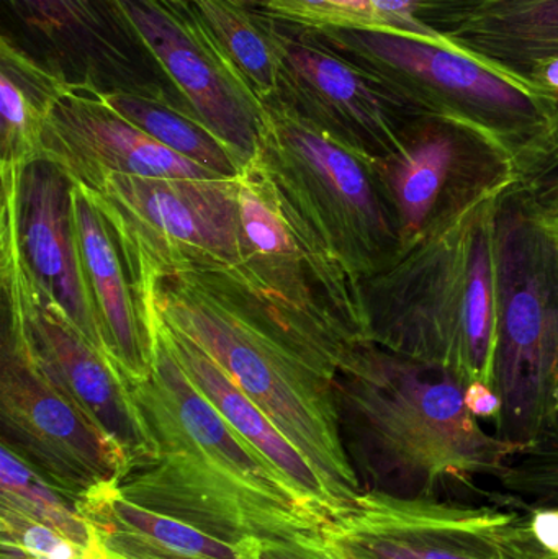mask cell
<instances>
[{"mask_svg":"<svg viewBox=\"0 0 558 559\" xmlns=\"http://www.w3.org/2000/svg\"><path fill=\"white\" fill-rule=\"evenodd\" d=\"M131 388L157 456L118 485L124 498L233 545L327 537L333 521L226 423L163 338L153 373Z\"/></svg>","mask_w":558,"mask_h":559,"instance_id":"1","label":"cell"},{"mask_svg":"<svg viewBox=\"0 0 558 559\" xmlns=\"http://www.w3.org/2000/svg\"><path fill=\"white\" fill-rule=\"evenodd\" d=\"M154 319L209 354L320 476L341 515L363 495L341 433L334 396L337 365L292 334L228 271L159 280Z\"/></svg>","mask_w":558,"mask_h":559,"instance_id":"2","label":"cell"},{"mask_svg":"<svg viewBox=\"0 0 558 559\" xmlns=\"http://www.w3.org/2000/svg\"><path fill=\"white\" fill-rule=\"evenodd\" d=\"M467 386L446 368L373 342H357L347 350L334 378L341 433L372 489L435 496L452 483L498 478L520 455L468 411Z\"/></svg>","mask_w":558,"mask_h":559,"instance_id":"3","label":"cell"},{"mask_svg":"<svg viewBox=\"0 0 558 559\" xmlns=\"http://www.w3.org/2000/svg\"><path fill=\"white\" fill-rule=\"evenodd\" d=\"M498 197L360 282L367 341L446 368L468 383L491 384L498 334Z\"/></svg>","mask_w":558,"mask_h":559,"instance_id":"4","label":"cell"},{"mask_svg":"<svg viewBox=\"0 0 558 559\" xmlns=\"http://www.w3.org/2000/svg\"><path fill=\"white\" fill-rule=\"evenodd\" d=\"M495 246V436L521 455L558 445V233L510 187L498 197Z\"/></svg>","mask_w":558,"mask_h":559,"instance_id":"5","label":"cell"},{"mask_svg":"<svg viewBox=\"0 0 558 559\" xmlns=\"http://www.w3.org/2000/svg\"><path fill=\"white\" fill-rule=\"evenodd\" d=\"M241 262L229 269L301 342L340 368L367 341L360 283L288 202L259 157L239 174Z\"/></svg>","mask_w":558,"mask_h":559,"instance_id":"6","label":"cell"},{"mask_svg":"<svg viewBox=\"0 0 558 559\" xmlns=\"http://www.w3.org/2000/svg\"><path fill=\"white\" fill-rule=\"evenodd\" d=\"M258 157L288 202L357 282L392 267L402 238L376 160L349 150L281 102H268Z\"/></svg>","mask_w":558,"mask_h":559,"instance_id":"7","label":"cell"},{"mask_svg":"<svg viewBox=\"0 0 558 559\" xmlns=\"http://www.w3.org/2000/svg\"><path fill=\"white\" fill-rule=\"evenodd\" d=\"M19 174V167L0 169L2 337L123 450L131 472L143 468L156 460L157 445L133 388L117 365L45 295L26 267L16 236Z\"/></svg>","mask_w":558,"mask_h":559,"instance_id":"8","label":"cell"},{"mask_svg":"<svg viewBox=\"0 0 558 559\" xmlns=\"http://www.w3.org/2000/svg\"><path fill=\"white\" fill-rule=\"evenodd\" d=\"M88 192L117 238L154 329L151 299L159 280L229 271L241 262L239 177L110 176Z\"/></svg>","mask_w":558,"mask_h":559,"instance_id":"9","label":"cell"},{"mask_svg":"<svg viewBox=\"0 0 558 559\" xmlns=\"http://www.w3.org/2000/svg\"><path fill=\"white\" fill-rule=\"evenodd\" d=\"M344 58L429 114L464 121L514 156L553 120L556 102L438 39L390 26L314 28Z\"/></svg>","mask_w":558,"mask_h":559,"instance_id":"10","label":"cell"},{"mask_svg":"<svg viewBox=\"0 0 558 559\" xmlns=\"http://www.w3.org/2000/svg\"><path fill=\"white\" fill-rule=\"evenodd\" d=\"M376 167L399 222L402 255L517 182V156L500 141L429 111Z\"/></svg>","mask_w":558,"mask_h":559,"instance_id":"11","label":"cell"},{"mask_svg":"<svg viewBox=\"0 0 558 559\" xmlns=\"http://www.w3.org/2000/svg\"><path fill=\"white\" fill-rule=\"evenodd\" d=\"M2 33L69 88L144 95L187 111L115 0H0ZM189 114V111H187Z\"/></svg>","mask_w":558,"mask_h":559,"instance_id":"12","label":"cell"},{"mask_svg":"<svg viewBox=\"0 0 558 559\" xmlns=\"http://www.w3.org/2000/svg\"><path fill=\"white\" fill-rule=\"evenodd\" d=\"M268 15L278 52L274 100L367 159L390 156L426 111L340 55L317 29Z\"/></svg>","mask_w":558,"mask_h":559,"instance_id":"13","label":"cell"},{"mask_svg":"<svg viewBox=\"0 0 558 559\" xmlns=\"http://www.w3.org/2000/svg\"><path fill=\"white\" fill-rule=\"evenodd\" d=\"M0 445L75 498L131 473L123 450L7 338L0 344Z\"/></svg>","mask_w":558,"mask_h":559,"instance_id":"14","label":"cell"},{"mask_svg":"<svg viewBox=\"0 0 558 559\" xmlns=\"http://www.w3.org/2000/svg\"><path fill=\"white\" fill-rule=\"evenodd\" d=\"M187 111L248 166L261 151L268 110L186 0H115Z\"/></svg>","mask_w":558,"mask_h":559,"instance_id":"15","label":"cell"},{"mask_svg":"<svg viewBox=\"0 0 558 559\" xmlns=\"http://www.w3.org/2000/svg\"><path fill=\"white\" fill-rule=\"evenodd\" d=\"M520 512L370 488L327 528V540L340 559H513Z\"/></svg>","mask_w":558,"mask_h":559,"instance_id":"16","label":"cell"},{"mask_svg":"<svg viewBox=\"0 0 558 559\" xmlns=\"http://www.w3.org/2000/svg\"><path fill=\"white\" fill-rule=\"evenodd\" d=\"M408 33L438 39L558 104V0H436Z\"/></svg>","mask_w":558,"mask_h":559,"instance_id":"17","label":"cell"},{"mask_svg":"<svg viewBox=\"0 0 558 559\" xmlns=\"http://www.w3.org/2000/svg\"><path fill=\"white\" fill-rule=\"evenodd\" d=\"M43 143L45 159L88 190L110 176L223 179L163 146L92 92L69 88L55 102Z\"/></svg>","mask_w":558,"mask_h":559,"instance_id":"18","label":"cell"},{"mask_svg":"<svg viewBox=\"0 0 558 559\" xmlns=\"http://www.w3.org/2000/svg\"><path fill=\"white\" fill-rule=\"evenodd\" d=\"M74 186L51 159L23 167L16 180V236L36 285L108 357L82 265L72 206Z\"/></svg>","mask_w":558,"mask_h":559,"instance_id":"19","label":"cell"},{"mask_svg":"<svg viewBox=\"0 0 558 559\" xmlns=\"http://www.w3.org/2000/svg\"><path fill=\"white\" fill-rule=\"evenodd\" d=\"M75 228L88 292L108 357L131 386L153 373L156 329L138 298L120 246L88 189L72 190Z\"/></svg>","mask_w":558,"mask_h":559,"instance_id":"20","label":"cell"},{"mask_svg":"<svg viewBox=\"0 0 558 559\" xmlns=\"http://www.w3.org/2000/svg\"><path fill=\"white\" fill-rule=\"evenodd\" d=\"M156 334L163 338L193 386L218 409L226 423L249 445L269 460L301 498L307 499L331 521L341 518L333 496L307 459L285 439L284 433L209 354L187 335L167 328L159 319H156Z\"/></svg>","mask_w":558,"mask_h":559,"instance_id":"21","label":"cell"},{"mask_svg":"<svg viewBox=\"0 0 558 559\" xmlns=\"http://www.w3.org/2000/svg\"><path fill=\"white\" fill-rule=\"evenodd\" d=\"M79 511L110 559H256L252 540H218L179 519L141 508L117 486L79 499Z\"/></svg>","mask_w":558,"mask_h":559,"instance_id":"22","label":"cell"},{"mask_svg":"<svg viewBox=\"0 0 558 559\" xmlns=\"http://www.w3.org/2000/svg\"><path fill=\"white\" fill-rule=\"evenodd\" d=\"M69 87L0 35V167L45 159L46 117Z\"/></svg>","mask_w":558,"mask_h":559,"instance_id":"23","label":"cell"},{"mask_svg":"<svg viewBox=\"0 0 558 559\" xmlns=\"http://www.w3.org/2000/svg\"><path fill=\"white\" fill-rule=\"evenodd\" d=\"M186 2L209 26L262 104L274 100L278 88V52L268 12L245 0Z\"/></svg>","mask_w":558,"mask_h":559,"instance_id":"24","label":"cell"},{"mask_svg":"<svg viewBox=\"0 0 558 559\" xmlns=\"http://www.w3.org/2000/svg\"><path fill=\"white\" fill-rule=\"evenodd\" d=\"M114 110L163 146L223 179H238L246 164L202 121L177 105L144 95L115 92L100 95Z\"/></svg>","mask_w":558,"mask_h":559,"instance_id":"25","label":"cell"},{"mask_svg":"<svg viewBox=\"0 0 558 559\" xmlns=\"http://www.w3.org/2000/svg\"><path fill=\"white\" fill-rule=\"evenodd\" d=\"M0 504L55 528L95 557L110 559L79 511V498L46 481L5 445H0Z\"/></svg>","mask_w":558,"mask_h":559,"instance_id":"26","label":"cell"},{"mask_svg":"<svg viewBox=\"0 0 558 559\" xmlns=\"http://www.w3.org/2000/svg\"><path fill=\"white\" fill-rule=\"evenodd\" d=\"M497 481L508 508H558V445L514 456Z\"/></svg>","mask_w":558,"mask_h":559,"instance_id":"27","label":"cell"},{"mask_svg":"<svg viewBox=\"0 0 558 559\" xmlns=\"http://www.w3.org/2000/svg\"><path fill=\"white\" fill-rule=\"evenodd\" d=\"M537 212L558 206V104L547 130L517 156V182L511 187Z\"/></svg>","mask_w":558,"mask_h":559,"instance_id":"28","label":"cell"},{"mask_svg":"<svg viewBox=\"0 0 558 559\" xmlns=\"http://www.w3.org/2000/svg\"><path fill=\"white\" fill-rule=\"evenodd\" d=\"M2 551L28 559H105L88 554L55 528L0 504Z\"/></svg>","mask_w":558,"mask_h":559,"instance_id":"29","label":"cell"},{"mask_svg":"<svg viewBox=\"0 0 558 559\" xmlns=\"http://www.w3.org/2000/svg\"><path fill=\"white\" fill-rule=\"evenodd\" d=\"M264 12L310 28L383 26L370 0H265Z\"/></svg>","mask_w":558,"mask_h":559,"instance_id":"30","label":"cell"},{"mask_svg":"<svg viewBox=\"0 0 558 559\" xmlns=\"http://www.w3.org/2000/svg\"><path fill=\"white\" fill-rule=\"evenodd\" d=\"M256 559H340L327 537L298 540H252Z\"/></svg>","mask_w":558,"mask_h":559,"instance_id":"31","label":"cell"},{"mask_svg":"<svg viewBox=\"0 0 558 559\" xmlns=\"http://www.w3.org/2000/svg\"><path fill=\"white\" fill-rule=\"evenodd\" d=\"M520 525L527 540L549 557L558 559V508L520 509Z\"/></svg>","mask_w":558,"mask_h":559,"instance_id":"32","label":"cell"},{"mask_svg":"<svg viewBox=\"0 0 558 559\" xmlns=\"http://www.w3.org/2000/svg\"><path fill=\"white\" fill-rule=\"evenodd\" d=\"M465 403L468 411L477 417L478 420H495L500 414V397L494 386L484 381H472L465 390Z\"/></svg>","mask_w":558,"mask_h":559,"instance_id":"33","label":"cell"},{"mask_svg":"<svg viewBox=\"0 0 558 559\" xmlns=\"http://www.w3.org/2000/svg\"><path fill=\"white\" fill-rule=\"evenodd\" d=\"M383 26L408 32L409 15L416 5L436 0H370Z\"/></svg>","mask_w":558,"mask_h":559,"instance_id":"34","label":"cell"},{"mask_svg":"<svg viewBox=\"0 0 558 559\" xmlns=\"http://www.w3.org/2000/svg\"><path fill=\"white\" fill-rule=\"evenodd\" d=\"M513 547L514 559H556L537 550V548L527 540L521 527L514 528Z\"/></svg>","mask_w":558,"mask_h":559,"instance_id":"35","label":"cell"},{"mask_svg":"<svg viewBox=\"0 0 558 559\" xmlns=\"http://www.w3.org/2000/svg\"><path fill=\"white\" fill-rule=\"evenodd\" d=\"M541 215H543L546 222L558 233V206L557 209L550 210V212L541 213Z\"/></svg>","mask_w":558,"mask_h":559,"instance_id":"36","label":"cell"},{"mask_svg":"<svg viewBox=\"0 0 558 559\" xmlns=\"http://www.w3.org/2000/svg\"><path fill=\"white\" fill-rule=\"evenodd\" d=\"M2 559H28L25 557H20V555L10 554V551H2Z\"/></svg>","mask_w":558,"mask_h":559,"instance_id":"37","label":"cell"},{"mask_svg":"<svg viewBox=\"0 0 558 559\" xmlns=\"http://www.w3.org/2000/svg\"><path fill=\"white\" fill-rule=\"evenodd\" d=\"M176 2H179V0H176Z\"/></svg>","mask_w":558,"mask_h":559,"instance_id":"38","label":"cell"}]
</instances>
